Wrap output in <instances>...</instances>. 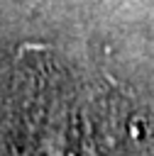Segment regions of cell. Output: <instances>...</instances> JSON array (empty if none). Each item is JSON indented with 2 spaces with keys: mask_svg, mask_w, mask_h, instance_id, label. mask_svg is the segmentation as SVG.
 <instances>
[]
</instances>
